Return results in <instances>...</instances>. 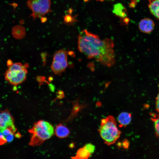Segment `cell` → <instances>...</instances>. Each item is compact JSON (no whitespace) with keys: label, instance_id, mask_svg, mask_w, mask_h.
<instances>
[{"label":"cell","instance_id":"obj_9","mask_svg":"<svg viewBox=\"0 0 159 159\" xmlns=\"http://www.w3.org/2000/svg\"><path fill=\"white\" fill-rule=\"evenodd\" d=\"M117 119L120 126L121 127H125L131 122V115L127 112H123L119 115Z\"/></svg>","mask_w":159,"mask_h":159},{"label":"cell","instance_id":"obj_18","mask_svg":"<svg viewBox=\"0 0 159 159\" xmlns=\"http://www.w3.org/2000/svg\"><path fill=\"white\" fill-rule=\"evenodd\" d=\"M122 145L125 149H127L129 146V142L128 141L125 139L123 140Z\"/></svg>","mask_w":159,"mask_h":159},{"label":"cell","instance_id":"obj_10","mask_svg":"<svg viewBox=\"0 0 159 159\" xmlns=\"http://www.w3.org/2000/svg\"><path fill=\"white\" fill-rule=\"evenodd\" d=\"M112 12L115 15L121 18H123L127 16L126 9L120 3H117L114 5Z\"/></svg>","mask_w":159,"mask_h":159},{"label":"cell","instance_id":"obj_2","mask_svg":"<svg viewBox=\"0 0 159 159\" xmlns=\"http://www.w3.org/2000/svg\"><path fill=\"white\" fill-rule=\"evenodd\" d=\"M28 131L31 135L29 145L33 146L41 145L45 140L51 138L54 132L52 126L43 120L35 123Z\"/></svg>","mask_w":159,"mask_h":159},{"label":"cell","instance_id":"obj_21","mask_svg":"<svg viewBox=\"0 0 159 159\" xmlns=\"http://www.w3.org/2000/svg\"><path fill=\"white\" fill-rule=\"evenodd\" d=\"M123 18V22L126 24H127L128 23L130 20L129 18L127 17H125Z\"/></svg>","mask_w":159,"mask_h":159},{"label":"cell","instance_id":"obj_22","mask_svg":"<svg viewBox=\"0 0 159 159\" xmlns=\"http://www.w3.org/2000/svg\"><path fill=\"white\" fill-rule=\"evenodd\" d=\"M14 136L16 138H19L21 137V135L19 132H18L15 133L14 134Z\"/></svg>","mask_w":159,"mask_h":159},{"label":"cell","instance_id":"obj_3","mask_svg":"<svg viewBox=\"0 0 159 159\" xmlns=\"http://www.w3.org/2000/svg\"><path fill=\"white\" fill-rule=\"evenodd\" d=\"M98 131L105 143L108 145L115 143L121 133L117 127L115 119L111 115L102 119Z\"/></svg>","mask_w":159,"mask_h":159},{"label":"cell","instance_id":"obj_11","mask_svg":"<svg viewBox=\"0 0 159 159\" xmlns=\"http://www.w3.org/2000/svg\"><path fill=\"white\" fill-rule=\"evenodd\" d=\"M148 7L150 13L159 19V0H148Z\"/></svg>","mask_w":159,"mask_h":159},{"label":"cell","instance_id":"obj_19","mask_svg":"<svg viewBox=\"0 0 159 159\" xmlns=\"http://www.w3.org/2000/svg\"><path fill=\"white\" fill-rule=\"evenodd\" d=\"M155 104L156 110L159 113V92L156 98Z\"/></svg>","mask_w":159,"mask_h":159},{"label":"cell","instance_id":"obj_25","mask_svg":"<svg viewBox=\"0 0 159 159\" xmlns=\"http://www.w3.org/2000/svg\"><path fill=\"white\" fill-rule=\"evenodd\" d=\"M99 0L101 1H103L104 0Z\"/></svg>","mask_w":159,"mask_h":159},{"label":"cell","instance_id":"obj_1","mask_svg":"<svg viewBox=\"0 0 159 159\" xmlns=\"http://www.w3.org/2000/svg\"><path fill=\"white\" fill-rule=\"evenodd\" d=\"M114 47L111 39L101 40L97 35L86 29L82 31L78 36L79 50L89 59H93L108 67L115 63Z\"/></svg>","mask_w":159,"mask_h":159},{"label":"cell","instance_id":"obj_8","mask_svg":"<svg viewBox=\"0 0 159 159\" xmlns=\"http://www.w3.org/2000/svg\"><path fill=\"white\" fill-rule=\"evenodd\" d=\"M155 25V23L152 19L148 18H145L140 21L139 23L138 27L141 32L147 34L153 31Z\"/></svg>","mask_w":159,"mask_h":159},{"label":"cell","instance_id":"obj_14","mask_svg":"<svg viewBox=\"0 0 159 159\" xmlns=\"http://www.w3.org/2000/svg\"><path fill=\"white\" fill-rule=\"evenodd\" d=\"M152 119L154 122L155 134L159 139V115L156 118Z\"/></svg>","mask_w":159,"mask_h":159},{"label":"cell","instance_id":"obj_12","mask_svg":"<svg viewBox=\"0 0 159 159\" xmlns=\"http://www.w3.org/2000/svg\"><path fill=\"white\" fill-rule=\"evenodd\" d=\"M55 132L56 135L60 138H66L69 134V129L62 124H59L56 126Z\"/></svg>","mask_w":159,"mask_h":159},{"label":"cell","instance_id":"obj_5","mask_svg":"<svg viewBox=\"0 0 159 159\" xmlns=\"http://www.w3.org/2000/svg\"><path fill=\"white\" fill-rule=\"evenodd\" d=\"M27 6L32 11L30 15L34 20L41 18L51 12V0H28Z\"/></svg>","mask_w":159,"mask_h":159},{"label":"cell","instance_id":"obj_15","mask_svg":"<svg viewBox=\"0 0 159 159\" xmlns=\"http://www.w3.org/2000/svg\"><path fill=\"white\" fill-rule=\"evenodd\" d=\"M64 23L68 24H71L76 21L74 17H72L71 15L68 14L64 16Z\"/></svg>","mask_w":159,"mask_h":159},{"label":"cell","instance_id":"obj_13","mask_svg":"<svg viewBox=\"0 0 159 159\" xmlns=\"http://www.w3.org/2000/svg\"><path fill=\"white\" fill-rule=\"evenodd\" d=\"M91 154L84 147L80 148L77 151L76 155L72 158L77 159H87Z\"/></svg>","mask_w":159,"mask_h":159},{"label":"cell","instance_id":"obj_6","mask_svg":"<svg viewBox=\"0 0 159 159\" xmlns=\"http://www.w3.org/2000/svg\"><path fill=\"white\" fill-rule=\"evenodd\" d=\"M68 65L67 54L63 49L58 50L54 54L51 69L55 74L59 75L66 69Z\"/></svg>","mask_w":159,"mask_h":159},{"label":"cell","instance_id":"obj_24","mask_svg":"<svg viewBox=\"0 0 159 159\" xmlns=\"http://www.w3.org/2000/svg\"><path fill=\"white\" fill-rule=\"evenodd\" d=\"M4 135L3 134L2 132L0 130V137L1 136H2V135Z\"/></svg>","mask_w":159,"mask_h":159},{"label":"cell","instance_id":"obj_4","mask_svg":"<svg viewBox=\"0 0 159 159\" xmlns=\"http://www.w3.org/2000/svg\"><path fill=\"white\" fill-rule=\"evenodd\" d=\"M8 68L5 74L6 80L12 85H17L23 82L26 78L28 67L27 64L13 63L11 60L8 62Z\"/></svg>","mask_w":159,"mask_h":159},{"label":"cell","instance_id":"obj_16","mask_svg":"<svg viewBox=\"0 0 159 159\" xmlns=\"http://www.w3.org/2000/svg\"><path fill=\"white\" fill-rule=\"evenodd\" d=\"M88 152L91 155L95 152V146L91 143H88L84 146Z\"/></svg>","mask_w":159,"mask_h":159},{"label":"cell","instance_id":"obj_17","mask_svg":"<svg viewBox=\"0 0 159 159\" xmlns=\"http://www.w3.org/2000/svg\"><path fill=\"white\" fill-rule=\"evenodd\" d=\"M14 134H11L9 135L6 136V138L7 140V142L9 143H10L12 142L14 138Z\"/></svg>","mask_w":159,"mask_h":159},{"label":"cell","instance_id":"obj_20","mask_svg":"<svg viewBox=\"0 0 159 159\" xmlns=\"http://www.w3.org/2000/svg\"><path fill=\"white\" fill-rule=\"evenodd\" d=\"M7 142L5 137L2 135L0 137V145H2Z\"/></svg>","mask_w":159,"mask_h":159},{"label":"cell","instance_id":"obj_23","mask_svg":"<svg viewBox=\"0 0 159 159\" xmlns=\"http://www.w3.org/2000/svg\"><path fill=\"white\" fill-rule=\"evenodd\" d=\"M117 146L119 147H120L122 146V143L120 142H118L117 144Z\"/></svg>","mask_w":159,"mask_h":159},{"label":"cell","instance_id":"obj_7","mask_svg":"<svg viewBox=\"0 0 159 159\" xmlns=\"http://www.w3.org/2000/svg\"><path fill=\"white\" fill-rule=\"evenodd\" d=\"M14 119L7 109L0 113V128L14 125Z\"/></svg>","mask_w":159,"mask_h":159}]
</instances>
